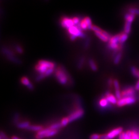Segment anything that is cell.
<instances>
[{
    "mask_svg": "<svg viewBox=\"0 0 139 139\" xmlns=\"http://www.w3.org/2000/svg\"><path fill=\"white\" fill-rule=\"evenodd\" d=\"M48 128L49 129H51L52 130H59L63 128V126L61 125V124L60 122H55L53 124H52L51 125H49L48 127Z\"/></svg>",
    "mask_w": 139,
    "mask_h": 139,
    "instance_id": "obj_14",
    "label": "cell"
},
{
    "mask_svg": "<svg viewBox=\"0 0 139 139\" xmlns=\"http://www.w3.org/2000/svg\"><path fill=\"white\" fill-rule=\"evenodd\" d=\"M100 134H97V133H94L91 135L89 139H100Z\"/></svg>",
    "mask_w": 139,
    "mask_h": 139,
    "instance_id": "obj_37",
    "label": "cell"
},
{
    "mask_svg": "<svg viewBox=\"0 0 139 139\" xmlns=\"http://www.w3.org/2000/svg\"><path fill=\"white\" fill-rule=\"evenodd\" d=\"M38 63L41 64H43L49 69L54 68V67H55V63H52V62L47 61V60H39L38 62Z\"/></svg>",
    "mask_w": 139,
    "mask_h": 139,
    "instance_id": "obj_13",
    "label": "cell"
},
{
    "mask_svg": "<svg viewBox=\"0 0 139 139\" xmlns=\"http://www.w3.org/2000/svg\"><path fill=\"white\" fill-rule=\"evenodd\" d=\"M21 83L22 84L24 85V86H26V87L28 88V90L31 91L34 90V85L30 83L28 77H26L25 76L22 77L21 79Z\"/></svg>",
    "mask_w": 139,
    "mask_h": 139,
    "instance_id": "obj_8",
    "label": "cell"
},
{
    "mask_svg": "<svg viewBox=\"0 0 139 139\" xmlns=\"http://www.w3.org/2000/svg\"><path fill=\"white\" fill-rule=\"evenodd\" d=\"M72 20H73V22H74V25H78V24H79V23H80V19H79V18L78 17H74L73 19H72Z\"/></svg>",
    "mask_w": 139,
    "mask_h": 139,
    "instance_id": "obj_38",
    "label": "cell"
},
{
    "mask_svg": "<svg viewBox=\"0 0 139 139\" xmlns=\"http://www.w3.org/2000/svg\"><path fill=\"white\" fill-rule=\"evenodd\" d=\"M136 101V99L134 97H123L118 100L117 105L118 107H123L125 105H131L134 104Z\"/></svg>",
    "mask_w": 139,
    "mask_h": 139,
    "instance_id": "obj_5",
    "label": "cell"
},
{
    "mask_svg": "<svg viewBox=\"0 0 139 139\" xmlns=\"http://www.w3.org/2000/svg\"><path fill=\"white\" fill-rule=\"evenodd\" d=\"M45 1H49V0H45Z\"/></svg>",
    "mask_w": 139,
    "mask_h": 139,
    "instance_id": "obj_45",
    "label": "cell"
},
{
    "mask_svg": "<svg viewBox=\"0 0 139 139\" xmlns=\"http://www.w3.org/2000/svg\"><path fill=\"white\" fill-rule=\"evenodd\" d=\"M20 115L19 113H17L14 115V118H13V122L15 125H17V124H18L20 122Z\"/></svg>",
    "mask_w": 139,
    "mask_h": 139,
    "instance_id": "obj_28",
    "label": "cell"
},
{
    "mask_svg": "<svg viewBox=\"0 0 139 139\" xmlns=\"http://www.w3.org/2000/svg\"><path fill=\"white\" fill-rule=\"evenodd\" d=\"M0 139H9L7 137V136L4 132H3V131H1V136H0Z\"/></svg>",
    "mask_w": 139,
    "mask_h": 139,
    "instance_id": "obj_40",
    "label": "cell"
},
{
    "mask_svg": "<svg viewBox=\"0 0 139 139\" xmlns=\"http://www.w3.org/2000/svg\"><path fill=\"white\" fill-rule=\"evenodd\" d=\"M90 43H91L90 38H86V41H85L84 43V48L86 49H87L89 48L90 47Z\"/></svg>",
    "mask_w": 139,
    "mask_h": 139,
    "instance_id": "obj_29",
    "label": "cell"
},
{
    "mask_svg": "<svg viewBox=\"0 0 139 139\" xmlns=\"http://www.w3.org/2000/svg\"><path fill=\"white\" fill-rule=\"evenodd\" d=\"M132 136V131H127L125 132L124 139H131Z\"/></svg>",
    "mask_w": 139,
    "mask_h": 139,
    "instance_id": "obj_33",
    "label": "cell"
},
{
    "mask_svg": "<svg viewBox=\"0 0 139 139\" xmlns=\"http://www.w3.org/2000/svg\"><path fill=\"white\" fill-rule=\"evenodd\" d=\"M1 51L5 56L14 55V54L13 52H12L10 49L6 47H3L1 49Z\"/></svg>",
    "mask_w": 139,
    "mask_h": 139,
    "instance_id": "obj_21",
    "label": "cell"
},
{
    "mask_svg": "<svg viewBox=\"0 0 139 139\" xmlns=\"http://www.w3.org/2000/svg\"><path fill=\"white\" fill-rule=\"evenodd\" d=\"M105 97L106 98V99L108 100V101L109 102L110 104H112V105L117 104L118 100V99L112 94L110 93L109 92H106L105 93Z\"/></svg>",
    "mask_w": 139,
    "mask_h": 139,
    "instance_id": "obj_9",
    "label": "cell"
},
{
    "mask_svg": "<svg viewBox=\"0 0 139 139\" xmlns=\"http://www.w3.org/2000/svg\"><path fill=\"white\" fill-rule=\"evenodd\" d=\"M101 33L103 34L104 36H105L109 40V41L110 39L112 38V37L109 33H108V32H106V31H105V30H103Z\"/></svg>",
    "mask_w": 139,
    "mask_h": 139,
    "instance_id": "obj_36",
    "label": "cell"
},
{
    "mask_svg": "<svg viewBox=\"0 0 139 139\" xmlns=\"http://www.w3.org/2000/svg\"><path fill=\"white\" fill-rule=\"evenodd\" d=\"M108 84L109 87H111L112 86V84L113 85V80H112V78H110L108 79Z\"/></svg>",
    "mask_w": 139,
    "mask_h": 139,
    "instance_id": "obj_41",
    "label": "cell"
},
{
    "mask_svg": "<svg viewBox=\"0 0 139 139\" xmlns=\"http://www.w3.org/2000/svg\"><path fill=\"white\" fill-rule=\"evenodd\" d=\"M7 58L10 61L12 62V63L17 64H21L22 63V61L18 58L15 56V55H10V56H6Z\"/></svg>",
    "mask_w": 139,
    "mask_h": 139,
    "instance_id": "obj_16",
    "label": "cell"
},
{
    "mask_svg": "<svg viewBox=\"0 0 139 139\" xmlns=\"http://www.w3.org/2000/svg\"><path fill=\"white\" fill-rule=\"evenodd\" d=\"M113 86L115 88V90H120L119 83L117 79H115L113 80Z\"/></svg>",
    "mask_w": 139,
    "mask_h": 139,
    "instance_id": "obj_31",
    "label": "cell"
},
{
    "mask_svg": "<svg viewBox=\"0 0 139 139\" xmlns=\"http://www.w3.org/2000/svg\"><path fill=\"white\" fill-rule=\"evenodd\" d=\"M88 63H89V65L90 68H91V69L93 71L95 72V71H97V70H98V68L97 65H96V63L95 61L93 59H89L88 61Z\"/></svg>",
    "mask_w": 139,
    "mask_h": 139,
    "instance_id": "obj_17",
    "label": "cell"
},
{
    "mask_svg": "<svg viewBox=\"0 0 139 139\" xmlns=\"http://www.w3.org/2000/svg\"><path fill=\"white\" fill-rule=\"evenodd\" d=\"M128 35L127 34L125 33H121V36L120 38V42L119 44L121 45H124V43H125V42L128 39Z\"/></svg>",
    "mask_w": 139,
    "mask_h": 139,
    "instance_id": "obj_24",
    "label": "cell"
},
{
    "mask_svg": "<svg viewBox=\"0 0 139 139\" xmlns=\"http://www.w3.org/2000/svg\"><path fill=\"white\" fill-rule=\"evenodd\" d=\"M130 71L132 75L136 78H139V70L135 67H131Z\"/></svg>",
    "mask_w": 139,
    "mask_h": 139,
    "instance_id": "obj_23",
    "label": "cell"
},
{
    "mask_svg": "<svg viewBox=\"0 0 139 139\" xmlns=\"http://www.w3.org/2000/svg\"><path fill=\"white\" fill-rule=\"evenodd\" d=\"M30 125V123L28 121H21L16 125L17 128L19 129H27Z\"/></svg>",
    "mask_w": 139,
    "mask_h": 139,
    "instance_id": "obj_12",
    "label": "cell"
},
{
    "mask_svg": "<svg viewBox=\"0 0 139 139\" xmlns=\"http://www.w3.org/2000/svg\"><path fill=\"white\" fill-rule=\"evenodd\" d=\"M15 49L19 54H22L23 53V52H24V51H23V49L22 48L21 46H20V45H17L16 46H15Z\"/></svg>",
    "mask_w": 139,
    "mask_h": 139,
    "instance_id": "obj_35",
    "label": "cell"
},
{
    "mask_svg": "<svg viewBox=\"0 0 139 139\" xmlns=\"http://www.w3.org/2000/svg\"><path fill=\"white\" fill-rule=\"evenodd\" d=\"M131 139H139V136L134 131H132V136Z\"/></svg>",
    "mask_w": 139,
    "mask_h": 139,
    "instance_id": "obj_39",
    "label": "cell"
},
{
    "mask_svg": "<svg viewBox=\"0 0 139 139\" xmlns=\"http://www.w3.org/2000/svg\"><path fill=\"white\" fill-rule=\"evenodd\" d=\"M135 90L136 89L132 87L125 88L124 90L121 92L122 97H134L135 94H136V90Z\"/></svg>",
    "mask_w": 139,
    "mask_h": 139,
    "instance_id": "obj_6",
    "label": "cell"
},
{
    "mask_svg": "<svg viewBox=\"0 0 139 139\" xmlns=\"http://www.w3.org/2000/svg\"><path fill=\"white\" fill-rule=\"evenodd\" d=\"M54 74L57 82L63 86H71L73 83L71 76L63 65H59L57 68Z\"/></svg>",
    "mask_w": 139,
    "mask_h": 139,
    "instance_id": "obj_1",
    "label": "cell"
},
{
    "mask_svg": "<svg viewBox=\"0 0 139 139\" xmlns=\"http://www.w3.org/2000/svg\"><path fill=\"white\" fill-rule=\"evenodd\" d=\"M110 104L109 102L108 101V100L104 96V97H102L99 100L98 105L99 107L101 108H108L110 107Z\"/></svg>",
    "mask_w": 139,
    "mask_h": 139,
    "instance_id": "obj_11",
    "label": "cell"
},
{
    "mask_svg": "<svg viewBox=\"0 0 139 139\" xmlns=\"http://www.w3.org/2000/svg\"><path fill=\"white\" fill-rule=\"evenodd\" d=\"M123 130L122 127H118L113 129L107 133L100 134V139H112L121 134L123 132Z\"/></svg>",
    "mask_w": 139,
    "mask_h": 139,
    "instance_id": "obj_3",
    "label": "cell"
},
{
    "mask_svg": "<svg viewBox=\"0 0 139 139\" xmlns=\"http://www.w3.org/2000/svg\"><path fill=\"white\" fill-rule=\"evenodd\" d=\"M44 128L43 126L39 125H30L28 128L27 129V130H30V131H41V130L43 129Z\"/></svg>",
    "mask_w": 139,
    "mask_h": 139,
    "instance_id": "obj_15",
    "label": "cell"
},
{
    "mask_svg": "<svg viewBox=\"0 0 139 139\" xmlns=\"http://www.w3.org/2000/svg\"><path fill=\"white\" fill-rule=\"evenodd\" d=\"M92 30H93L95 33H96V32L101 33L102 31L103 30L101 28H99V27H98L97 26H95V25H93L92 28Z\"/></svg>",
    "mask_w": 139,
    "mask_h": 139,
    "instance_id": "obj_34",
    "label": "cell"
},
{
    "mask_svg": "<svg viewBox=\"0 0 139 139\" xmlns=\"http://www.w3.org/2000/svg\"><path fill=\"white\" fill-rule=\"evenodd\" d=\"M35 69V70L37 72H38L39 73V74H45L46 72L49 69V68H48L47 67L45 66V65L38 63L36 65Z\"/></svg>",
    "mask_w": 139,
    "mask_h": 139,
    "instance_id": "obj_10",
    "label": "cell"
},
{
    "mask_svg": "<svg viewBox=\"0 0 139 139\" xmlns=\"http://www.w3.org/2000/svg\"><path fill=\"white\" fill-rule=\"evenodd\" d=\"M80 26H81V28H82V29L83 30L88 29V25H87L86 21H85L84 20V19H83V20L81 21Z\"/></svg>",
    "mask_w": 139,
    "mask_h": 139,
    "instance_id": "obj_30",
    "label": "cell"
},
{
    "mask_svg": "<svg viewBox=\"0 0 139 139\" xmlns=\"http://www.w3.org/2000/svg\"><path fill=\"white\" fill-rule=\"evenodd\" d=\"M135 17H136V15L129 13L125 14L124 16V19L125 20V21L132 23L135 18Z\"/></svg>",
    "mask_w": 139,
    "mask_h": 139,
    "instance_id": "obj_18",
    "label": "cell"
},
{
    "mask_svg": "<svg viewBox=\"0 0 139 139\" xmlns=\"http://www.w3.org/2000/svg\"><path fill=\"white\" fill-rule=\"evenodd\" d=\"M68 33L70 34V36H74L76 38H86V35L83 32V29L77 28L76 26H73L68 29Z\"/></svg>",
    "mask_w": 139,
    "mask_h": 139,
    "instance_id": "obj_4",
    "label": "cell"
},
{
    "mask_svg": "<svg viewBox=\"0 0 139 139\" xmlns=\"http://www.w3.org/2000/svg\"><path fill=\"white\" fill-rule=\"evenodd\" d=\"M11 139H20V138H19L18 137H16V136H13L11 138Z\"/></svg>",
    "mask_w": 139,
    "mask_h": 139,
    "instance_id": "obj_44",
    "label": "cell"
},
{
    "mask_svg": "<svg viewBox=\"0 0 139 139\" xmlns=\"http://www.w3.org/2000/svg\"><path fill=\"white\" fill-rule=\"evenodd\" d=\"M122 55H123L122 51H121L118 52L117 54V55L114 57L113 59V63L115 64H118L119 63V62L121 61L122 59Z\"/></svg>",
    "mask_w": 139,
    "mask_h": 139,
    "instance_id": "obj_22",
    "label": "cell"
},
{
    "mask_svg": "<svg viewBox=\"0 0 139 139\" xmlns=\"http://www.w3.org/2000/svg\"><path fill=\"white\" fill-rule=\"evenodd\" d=\"M95 35L98 38H99V39H100L102 41L105 42H107L108 41H109V40H108L105 36H104L103 34L102 33L96 32V33H95Z\"/></svg>",
    "mask_w": 139,
    "mask_h": 139,
    "instance_id": "obj_25",
    "label": "cell"
},
{
    "mask_svg": "<svg viewBox=\"0 0 139 139\" xmlns=\"http://www.w3.org/2000/svg\"><path fill=\"white\" fill-rule=\"evenodd\" d=\"M129 13L135 15H139V9L136 8H130L129 9Z\"/></svg>",
    "mask_w": 139,
    "mask_h": 139,
    "instance_id": "obj_32",
    "label": "cell"
},
{
    "mask_svg": "<svg viewBox=\"0 0 139 139\" xmlns=\"http://www.w3.org/2000/svg\"><path fill=\"white\" fill-rule=\"evenodd\" d=\"M84 114V110L79 103H77L75 109L68 116L70 123L74 122L82 118Z\"/></svg>",
    "mask_w": 139,
    "mask_h": 139,
    "instance_id": "obj_2",
    "label": "cell"
},
{
    "mask_svg": "<svg viewBox=\"0 0 139 139\" xmlns=\"http://www.w3.org/2000/svg\"><path fill=\"white\" fill-rule=\"evenodd\" d=\"M85 61V58L83 56L81 57L78 60V63H77V68L79 70H81L83 67Z\"/></svg>",
    "mask_w": 139,
    "mask_h": 139,
    "instance_id": "obj_20",
    "label": "cell"
},
{
    "mask_svg": "<svg viewBox=\"0 0 139 139\" xmlns=\"http://www.w3.org/2000/svg\"><path fill=\"white\" fill-rule=\"evenodd\" d=\"M135 89L137 90H139V80L138 81L136 86H135Z\"/></svg>",
    "mask_w": 139,
    "mask_h": 139,
    "instance_id": "obj_42",
    "label": "cell"
},
{
    "mask_svg": "<svg viewBox=\"0 0 139 139\" xmlns=\"http://www.w3.org/2000/svg\"><path fill=\"white\" fill-rule=\"evenodd\" d=\"M70 40L71 41H74L77 38L74 36H70Z\"/></svg>",
    "mask_w": 139,
    "mask_h": 139,
    "instance_id": "obj_43",
    "label": "cell"
},
{
    "mask_svg": "<svg viewBox=\"0 0 139 139\" xmlns=\"http://www.w3.org/2000/svg\"><path fill=\"white\" fill-rule=\"evenodd\" d=\"M61 25L65 28H67L68 29L71 28V27L74 26V22L73 21L72 19L69 18H63L62 19L61 21Z\"/></svg>",
    "mask_w": 139,
    "mask_h": 139,
    "instance_id": "obj_7",
    "label": "cell"
},
{
    "mask_svg": "<svg viewBox=\"0 0 139 139\" xmlns=\"http://www.w3.org/2000/svg\"><path fill=\"white\" fill-rule=\"evenodd\" d=\"M60 123L61 124V125H63V127H65L70 123L68 118V117H64V118H63L61 119Z\"/></svg>",
    "mask_w": 139,
    "mask_h": 139,
    "instance_id": "obj_27",
    "label": "cell"
},
{
    "mask_svg": "<svg viewBox=\"0 0 139 139\" xmlns=\"http://www.w3.org/2000/svg\"><path fill=\"white\" fill-rule=\"evenodd\" d=\"M84 20L85 21H86V23H87V25H88V30H91L92 29V22H91V19L89 18V17H86V18H84Z\"/></svg>",
    "mask_w": 139,
    "mask_h": 139,
    "instance_id": "obj_26",
    "label": "cell"
},
{
    "mask_svg": "<svg viewBox=\"0 0 139 139\" xmlns=\"http://www.w3.org/2000/svg\"><path fill=\"white\" fill-rule=\"evenodd\" d=\"M131 24H132V23L125 21V26H124V33L129 35L131 30Z\"/></svg>",
    "mask_w": 139,
    "mask_h": 139,
    "instance_id": "obj_19",
    "label": "cell"
}]
</instances>
